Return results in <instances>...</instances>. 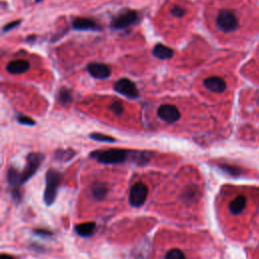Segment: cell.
Instances as JSON below:
<instances>
[{
  "label": "cell",
  "mask_w": 259,
  "mask_h": 259,
  "mask_svg": "<svg viewBox=\"0 0 259 259\" xmlns=\"http://www.w3.org/2000/svg\"><path fill=\"white\" fill-rule=\"evenodd\" d=\"M130 152L124 149H107L102 151H94L91 157L103 164H118L124 162L128 157Z\"/></svg>",
  "instance_id": "cell-1"
},
{
  "label": "cell",
  "mask_w": 259,
  "mask_h": 259,
  "mask_svg": "<svg viewBox=\"0 0 259 259\" xmlns=\"http://www.w3.org/2000/svg\"><path fill=\"white\" fill-rule=\"evenodd\" d=\"M61 181L60 173L55 169H50L46 175V189L44 199L45 202L50 205L52 204L57 196V190Z\"/></svg>",
  "instance_id": "cell-2"
},
{
  "label": "cell",
  "mask_w": 259,
  "mask_h": 259,
  "mask_svg": "<svg viewBox=\"0 0 259 259\" xmlns=\"http://www.w3.org/2000/svg\"><path fill=\"white\" fill-rule=\"evenodd\" d=\"M238 18L233 11L223 9L219 12L217 16V25L221 30L225 32L233 31L238 27Z\"/></svg>",
  "instance_id": "cell-3"
},
{
  "label": "cell",
  "mask_w": 259,
  "mask_h": 259,
  "mask_svg": "<svg viewBox=\"0 0 259 259\" xmlns=\"http://www.w3.org/2000/svg\"><path fill=\"white\" fill-rule=\"evenodd\" d=\"M138 20V13L135 10L132 9H124L121 10L117 15H115L111 22L110 27L114 29H122L125 27H128L133 23H135Z\"/></svg>",
  "instance_id": "cell-4"
},
{
  "label": "cell",
  "mask_w": 259,
  "mask_h": 259,
  "mask_svg": "<svg viewBox=\"0 0 259 259\" xmlns=\"http://www.w3.org/2000/svg\"><path fill=\"white\" fill-rule=\"evenodd\" d=\"M44 160V155L40 153H30L26 157V164L21 172V184L26 182L38 169Z\"/></svg>",
  "instance_id": "cell-5"
},
{
  "label": "cell",
  "mask_w": 259,
  "mask_h": 259,
  "mask_svg": "<svg viewBox=\"0 0 259 259\" xmlns=\"http://www.w3.org/2000/svg\"><path fill=\"white\" fill-rule=\"evenodd\" d=\"M147 196H148V187L146 186L145 183L139 181L133 184V186L131 187L128 201L133 206L139 207L145 203Z\"/></svg>",
  "instance_id": "cell-6"
},
{
  "label": "cell",
  "mask_w": 259,
  "mask_h": 259,
  "mask_svg": "<svg viewBox=\"0 0 259 259\" xmlns=\"http://www.w3.org/2000/svg\"><path fill=\"white\" fill-rule=\"evenodd\" d=\"M113 88L117 93H119L127 98L135 99L139 96V90H138L136 84L127 78H121V79L117 80L114 83Z\"/></svg>",
  "instance_id": "cell-7"
},
{
  "label": "cell",
  "mask_w": 259,
  "mask_h": 259,
  "mask_svg": "<svg viewBox=\"0 0 259 259\" xmlns=\"http://www.w3.org/2000/svg\"><path fill=\"white\" fill-rule=\"evenodd\" d=\"M157 115L163 121L173 123L180 118V111L173 104H162L157 109Z\"/></svg>",
  "instance_id": "cell-8"
},
{
  "label": "cell",
  "mask_w": 259,
  "mask_h": 259,
  "mask_svg": "<svg viewBox=\"0 0 259 259\" xmlns=\"http://www.w3.org/2000/svg\"><path fill=\"white\" fill-rule=\"evenodd\" d=\"M88 73L97 79H106L110 76V68L102 63H90L87 66Z\"/></svg>",
  "instance_id": "cell-9"
},
{
  "label": "cell",
  "mask_w": 259,
  "mask_h": 259,
  "mask_svg": "<svg viewBox=\"0 0 259 259\" xmlns=\"http://www.w3.org/2000/svg\"><path fill=\"white\" fill-rule=\"evenodd\" d=\"M72 26L76 30H101V26L97 22L87 17L75 18Z\"/></svg>",
  "instance_id": "cell-10"
},
{
  "label": "cell",
  "mask_w": 259,
  "mask_h": 259,
  "mask_svg": "<svg viewBox=\"0 0 259 259\" xmlns=\"http://www.w3.org/2000/svg\"><path fill=\"white\" fill-rule=\"evenodd\" d=\"M203 85L205 86L206 89H208L209 91L215 92V93H222L227 88L226 81L222 77H219V76H211V77L204 79Z\"/></svg>",
  "instance_id": "cell-11"
},
{
  "label": "cell",
  "mask_w": 259,
  "mask_h": 259,
  "mask_svg": "<svg viewBox=\"0 0 259 259\" xmlns=\"http://www.w3.org/2000/svg\"><path fill=\"white\" fill-rule=\"evenodd\" d=\"M30 68V64L28 61L19 59V60H13L10 61L6 65V71L13 75H18L26 72Z\"/></svg>",
  "instance_id": "cell-12"
},
{
  "label": "cell",
  "mask_w": 259,
  "mask_h": 259,
  "mask_svg": "<svg viewBox=\"0 0 259 259\" xmlns=\"http://www.w3.org/2000/svg\"><path fill=\"white\" fill-rule=\"evenodd\" d=\"M152 53L153 55L160 59V60H168V59H171L174 55V52L171 48L163 45V44H157L153 50H152Z\"/></svg>",
  "instance_id": "cell-13"
},
{
  "label": "cell",
  "mask_w": 259,
  "mask_h": 259,
  "mask_svg": "<svg viewBox=\"0 0 259 259\" xmlns=\"http://www.w3.org/2000/svg\"><path fill=\"white\" fill-rule=\"evenodd\" d=\"M96 229V225L94 222H87L83 224H79L75 227V231L81 237H89L91 236Z\"/></svg>",
  "instance_id": "cell-14"
},
{
  "label": "cell",
  "mask_w": 259,
  "mask_h": 259,
  "mask_svg": "<svg viewBox=\"0 0 259 259\" xmlns=\"http://www.w3.org/2000/svg\"><path fill=\"white\" fill-rule=\"evenodd\" d=\"M246 206V197L244 195H239L233 199L229 204V209L233 214H239Z\"/></svg>",
  "instance_id": "cell-15"
},
{
  "label": "cell",
  "mask_w": 259,
  "mask_h": 259,
  "mask_svg": "<svg viewBox=\"0 0 259 259\" xmlns=\"http://www.w3.org/2000/svg\"><path fill=\"white\" fill-rule=\"evenodd\" d=\"M75 151L72 149H61L56 151L55 153V158L59 161H63V162H67L69 160H71L74 156H75Z\"/></svg>",
  "instance_id": "cell-16"
},
{
  "label": "cell",
  "mask_w": 259,
  "mask_h": 259,
  "mask_svg": "<svg viewBox=\"0 0 259 259\" xmlns=\"http://www.w3.org/2000/svg\"><path fill=\"white\" fill-rule=\"evenodd\" d=\"M92 193L93 196L97 199H103L107 193V188L104 184L101 183H95L92 187Z\"/></svg>",
  "instance_id": "cell-17"
},
{
  "label": "cell",
  "mask_w": 259,
  "mask_h": 259,
  "mask_svg": "<svg viewBox=\"0 0 259 259\" xmlns=\"http://www.w3.org/2000/svg\"><path fill=\"white\" fill-rule=\"evenodd\" d=\"M58 99L59 101L63 104V105H68L72 102V94L71 91L67 88H62L59 91V95H58Z\"/></svg>",
  "instance_id": "cell-18"
},
{
  "label": "cell",
  "mask_w": 259,
  "mask_h": 259,
  "mask_svg": "<svg viewBox=\"0 0 259 259\" xmlns=\"http://www.w3.org/2000/svg\"><path fill=\"white\" fill-rule=\"evenodd\" d=\"M89 138L97 142H105V143H114L116 141L113 137H110L101 133H92L89 136Z\"/></svg>",
  "instance_id": "cell-19"
},
{
  "label": "cell",
  "mask_w": 259,
  "mask_h": 259,
  "mask_svg": "<svg viewBox=\"0 0 259 259\" xmlns=\"http://www.w3.org/2000/svg\"><path fill=\"white\" fill-rule=\"evenodd\" d=\"M224 172L228 173L229 175H232V176H238L241 174V169L236 167V166H233V165H229V164H221L219 166Z\"/></svg>",
  "instance_id": "cell-20"
},
{
  "label": "cell",
  "mask_w": 259,
  "mask_h": 259,
  "mask_svg": "<svg viewBox=\"0 0 259 259\" xmlns=\"http://www.w3.org/2000/svg\"><path fill=\"white\" fill-rule=\"evenodd\" d=\"M164 259H186V258H185L184 253L181 250L174 248V249L169 250L166 253Z\"/></svg>",
  "instance_id": "cell-21"
},
{
  "label": "cell",
  "mask_w": 259,
  "mask_h": 259,
  "mask_svg": "<svg viewBox=\"0 0 259 259\" xmlns=\"http://www.w3.org/2000/svg\"><path fill=\"white\" fill-rule=\"evenodd\" d=\"M152 157V154L149 153V152H140V153H137V163L138 164H146L150 161Z\"/></svg>",
  "instance_id": "cell-22"
},
{
  "label": "cell",
  "mask_w": 259,
  "mask_h": 259,
  "mask_svg": "<svg viewBox=\"0 0 259 259\" xmlns=\"http://www.w3.org/2000/svg\"><path fill=\"white\" fill-rule=\"evenodd\" d=\"M17 120H18L19 123L25 124V125H34L35 124V121L31 117L26 116V115H22V114H19L17 116Z\"/></svg>",
  "instance_id": "cell-23"
},
{
  "label": "cell",
  "mask_w": 259,
  "mask_h": 259,
  "mask_svg": "<svg viewBox=\"0 0 259 259\" xmlns=\"http://www.w3.org/2000/svg\"><path fill=\"white\" fill-rule=\"evenodd\" d=\"M109 108H110V110H111L114 114H116V115L121 114L122 111H123V107H122V105H121V103H120L119 101H114V102L109 106Z\"/></svg>",
  "instance_id": "cell-24"
},
{
  "label": "cell",
  "mask_w": 259,
  "mask_h": 259,
  "mask_svg": "<svg viewBox=\"0 0 259 259\" xmlns=\"http://www.w3.org/2000/svg\"><path fill=\"white\" fill-rule=\"evenodd\" d=\"M20 20H14V21H11V22H9V23H7L6 25H4L3 26V28H2V30H3V32H7V31H9V30H11V29H13V28H15L16 26H18L19 24H20Z\"/></svg>",
  "instance_id": "cell-25"
},
{
  "label": "cell",
  "mask_w": 259,
  "mask_h": 259,
  "mask_svg": "<svg viewBox=\"0 0 259 259\" xmlns=\"http://www.w3.org/2000/svg\"><path fill=\"white\" fill-rule=\"evenodd\" d=\"M171 13L176 17H182L185 14V9H183L180 6H174L171 9Z\"/></svg>",
  "instance_id": "cell-26"
},
{
  "label": "cell",
  "mask_w": 259,
  "mask_h": 259,
  "mask_svg": "<svg viewBox=\"0 0 259 259\" xmlns=\"http://www.w3.org/2000/svg\"><path fill=\"white\" fill-rule=\"evenodd\" d=\"M196 194H197V192H196L195 190H186L185 193H183V195H184L186 198H187V197H191V198H192V197H194Z\"/></svg>",
  "instance_id": "cell-27"
},
{
  "label": "cell",
  "mask_w": 259,
  "mask_h": 259,
  "mask_svg": "<svg viewBox=\"0 0 259 259\" xmlns=\"http://www.w3.org/2000/svg\"><path fill=\"white\" fill-rule=\"evenodd\" d=\"M34 233H36V234H38V235H46V236H50L51 235V233L49 232V231H47V230H34Z\"/></svg>",
  "instance_id": "cell-28"
},
{
  "label": "cell",
  "mask_w": 259,
  "mask_h": 259,
  "mask_svg": "<svg viewBox=\"0 0 259 259\" xmlns=\"http://www.w3.org/2000/svg\"><path fill=\"white\" fill-rule=\"evenodd\" d=\"M0 259H14L11 255H8V254H5V253H2L1 256H0Z\"/></svg>",
  "instance_id": "cell-29"
},
{
  "label": "cell",
  "mask_w": 259,
  "mask_h": 259,
  "mask_svg": "<svg viewBox=\"0 0 259 259\" xmlns=\"http://www.w3.org/2000/svg\"><path fill=\"white\" fill-rule=\"evenodd\" d=\"M35 1H36V2H38V1H39V0H35Z\"/></svg>",
  "instance_id": "cell-30"
}]
</instances>
